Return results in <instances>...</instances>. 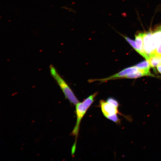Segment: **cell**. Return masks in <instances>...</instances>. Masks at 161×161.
<instances>
[{"label":"cell","mask_w":161,"mask_h":161,"mask_svg":"<svg viewBox=\"0 0 161 161\" xmlns=\"http://www.w3.org/2000/svg\"><path fill=\"white\" fill-rule=\"evenodd\" d=\"M119 34L122 36L126 41L131 46V47L139 54H140V51L138 48L135 41L130 38L128 37L125 36L123 35L118 32L117 31H116Z\"/></svg>","instance_id":"obj_9"},{"label":"cell","mask_w":161,"mask_h":161,"mask_svg":"<svg viewBox=\"0 0 161 161\" xmlns=\"http://www.w3.org/2000/svg\"><path fill=\"white\" fill-rule=\"evenodd\" d=\"M49 69L51 75L62 90L65 98L67 99L70 103L76 105L79 101L72 89L58 73L52 65L50 66Z\"/></svg>","instance_id":"obj_2"},{"label":"cell","mask_w":161,"mask_h":161,"mask_svg":"<svg viewBox=\"0 0 161 161\" xmlns=\"http://www.w3.org/2000/svg\"><path fill=\"white\" fill-rule=\"evenodd\" d=\"M154 52L157 54L161 55V43L157 46Z\"/></svg>","instance_id":"obj_12"},{"label":"cell","mask_w":161,"mask_h":161,"mask_svg":"<svg viewBox=\"0 0 161 161\" xmlns=\"http://www.w3.org/2000/svg\"><path fill=\"white\" fill-rule=\"evenodd\" d=\"M106 101L117 108H118L119 106V104L118 102L113 97H108Z\"/></svg>","instance_id":"obj_11"},{"label":"cell","mask_w":161,"mask_h":161,"mask_svg":"<svg viewBox=\"0 0 161 161\" xmlns=\"http://www.w3.org/2000/svg\"><path fill=\"white\" fill-rule=\"evenodd\" d=\"M138 70L139 69L136 66H133L125 68L120 72L109 77L102 79H90L88 81L90 83L97 81L103 83L110 80L124 78L128 75L137 72Z\"/></svg>","instance_id":"obj_3"},{"label":"cell","mask_w":161,"mask_h":161,"mask_svg":"<svg viewBox=\"0 0 161 161\" xmlns=\"http://www.w3.org/2000/svg\"><path fill=\"white\" fill-rule=\"evenodd\" d=\"M143 32H139L135 35V41L137 46L140 51V54L148 60L149 56L147 55L143 48Z\"/></svg>","instance_id":"obj_5"},{"label":"cell","mask_w":161,"mask_h":161,"mask_svg":"<svg viewBox=\"0 0 161 161\" xmlns=\"http://www.w3.org/2000/svg\"><path fill=\"white\" fill-rule=\"evenodd\" d=\"M157 68L158 72L161 74V63L157 66Z\"/></svg>","instance_id":"obj_13"},{"label":"cell","mask_w":161,"mask_h":161,"mask_svg":"<svg viewBox=\"0 0 161 161\" xmlns=\"http://www.w3.org/2000/svg\"><path fill=\"white\" fill-rule=\"evenodd\" d=\"M144 76H154V75L151 73L150 71L147 72L139 69L137 71L134 73L128 75L125 77L124 78H140Z\"/></svg>","instance_id":"obj_7"},{"label":"cell","mask_w":161,"mask_h":161,"mask_svg":"<svg viewBox=\"0 0 161 161\" xmlns=\"http://www.w3.org/2000/svg\"><path fill=\"white\" fill-rule=\"evenodd\" d=\"M107 119L110 120L117 124L120 123V120L118 118L117 114L107 116L106 117Z\"/></svg>","instance_id":"obj_10"},{"label":"cell","mask_w":161,"mask_h":161,"mask_svg":"<svg viewBox=\"0 0 161 161\" xmlns=\"http://www.w3.org/2000/svg\"><path fill=\"white\" fill-rule=\"evenodd\" d=\"M100 106L103 115L105 117L118 114L123 116L129 120L131 121V118L129 117V116H124V115L120 113L118 110L117 108L110 104L107 101H105L103 100H100Z\"/></svg>","instance_id":"obj_4"},{"label":"cell","mask_w":161,"mask_h":161,"mask_svg":"<svg viewBox=\"0 0 161 161\" xmlns=\"http://www.w3.org/2000/svg\"><path fill=\"white\" fill-rule=\"evenodd\" d=\"M148 61L151 67L154 68L161 63V55L156 54L153 52L151 53Z\"/></svg>","instance_id":"obj_6"},{"label":"cell","mask_w":161,"mask_h":161,"mask_svg":"<svg viewBox=\"0 0 161 161\" xmlns=\"http://www.w3.org/2000/svg\"><path fill=\"white\" fill-rule=\"evenodd\" d=\"M135 66L139 69L145 71L149 72L151 67L147 60L142 61L137 64Z\"/></svg>","instance_id":"obj_8"},{"label":"cell","mask_w":161,"mask_h":161,"mask_svg":"<svg viewBox=\"0 0 161 161\" xmlns=\"http://www.w3.org/2000/svg\"><path fill=\"white\" fill-rule=\"evenodd\" d=\"M97 94V92H95L89 96L82 102H79L76 105V122L71 133L72 135L75 137V140L72 148V155L74 154L75 151L77 138L81 121L88 108L93 102Z\"/></svg>","instance_id":"obj_1"}]
</instances>
